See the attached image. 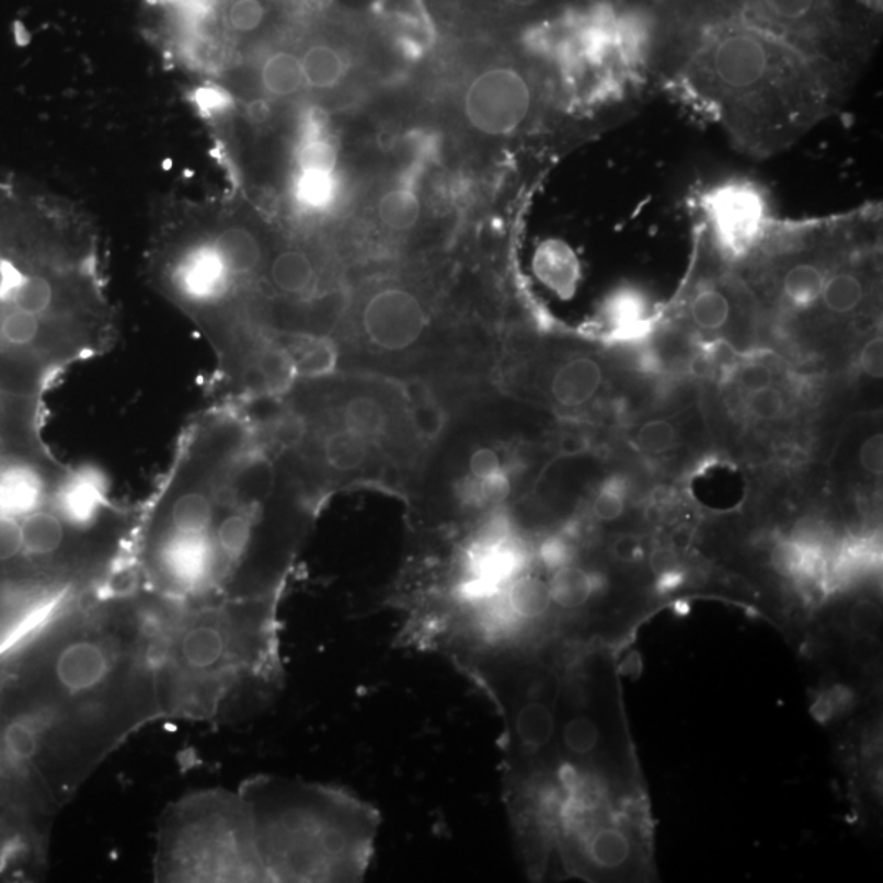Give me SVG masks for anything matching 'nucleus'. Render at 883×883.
Masks as SVG:
<instances>
[{
    "mask_svg": "<svg viewBox=\"0 0 883 883\" xmlns=\"http://www.w3.org/2000/svg\"><path fill=\"white\" fill-rule=\"evenodd\" d=\"M156 720L154 616L123 571L68 597L0 663V755L46 825Z\"/></svg>",
    "mask_w": 883,
    "mask_h": 883,
    "instance_id": "f257e3e1",
    "label": "nucleus"
},
{
    "mask_svg": "<svg viewBox=\"0 0 883 883\" xmlns=\"http://www.w3.org/2000/svg\"><path fill=\"white\" fill-rule=\"evenodd\" d=\"M275 454L231 408L195 420L136 516L131 586L171 609L280 600L314 506L285 500Z\"/></svg>",
    "mask_w": 883,
    "mask_h": 883,
    "instance_id": "f03ea898",
    "label": "nucleus"
},
{
    "mask_svg": "<svg viewBox=\"0 0 883 883\" xmlns=\"http://www.w3.org/2000/svg\"><path fill=\"white\" fill-rule=\"evenodd\" d=\"M660 95L755 159L792 149L848 104L859 82L746 25L719 0H660Z\"/></svg>",
    "mask_w": 883,
    "mask_h": 883,
    "instance_id": "7ed1b4c3",
    "label": "nucleus"
},
{
    "mask_svg": "<svg viewBox=\"0 0 883 883\" xmlns=\"http://www.w3.org/2000/svg\"><path fill=\"white\" fill-rule=\"evenodd\" d=\"M660 0H570L529 20L517 45L536 66L561 138L612 128L660 95Z\"/></svg>",
    "mask_w": 883,
    "mask_h": 883,
    "instance_id": "20e7f679",
    "label": "nucleus"
},
{
    "mask_svg": "<svg viewBox=\"0 0 883 883\" xmlns=\"http://www.w3.org/2000/svg\"><path fill=\"white\" fill-rule=\"evenodd\" d=\"M146 600L154 616L162 720L242 722L267 709L280 693V600L195 609H171Z\"/></svg>",
    "mask_w": 883,
    "mask_h": 883,
    "instance_id": "39448f33",
    "label": "nucleus"
},
{
    "mask_svg": "<svg viewBox=\"0 0 883 883\" xmlns=\"http://www.w3.org/2000/svg\"><path fill=\"white\" fill-rule=\"evenodd\" d=\"M616 655L590 649L564 660L552 768L536 789L513 802L517 816L650 806Z\"/></svg>",
    "mask_w": 883,
    "mask_h": 883,
    "instance_id": "423d86ee",
    "label": "nucleus"
},
{
    "mask_svg": "<svg viewBox=\"0 0 883 883\" xmlns=\"http://www.w3.org/2000/svg\"><path fill=\"white\" fill-rule=\"evenodd\" d=\"M257 883H352L374 862L380 816L339 787L278 776L239 785Z\"/></svg>",
    "mask_w": 883,
    "mask_h": 883,
    "instance_id": "0eeeda50",
    "label": "nucleus"
},
{
    "mask_svg": "<svg viewBox=\"0 0 883 883\" xmlns=\"http://www.w3.org/2000/svg\"><path fill=\"white\" fill-rule=\"evenodd\" d=\"M156 882H255L238 790H200L172 803L159 825Z\"/></svg>",
    "mask_w": 883,
    "mask_h": 883,
    "instance_id": "6e6552de",
    "label": "nucleus"
},
{
    "mask_svg": "<svg viewBox=\"0 0 883 883\" xmlns=\"http://www.w3.org/2000/svg\"><path fill=\"white\" fill-rule=\"evenodd\" d=\"M742 22L861 82L882 42L883 0H719Z\"/></svg>",
    "mask_w": 883,
    "mask_h": 883,
    "instance_id": "1a4fd4ad",
    "label": "nucleus"
},
{
    "mask_svg": "<svg viewBox=\"0 0 883 883\" xmlns=\"http://www.w3.org/2000/svg\"><path fill=\"white\" fill-rule=\"evenodd\" d=\"M454 111L458 128L488 146L558 136L542 79L517 43L461 71Z\"/></svg>",
    "mask_w": 883,
    "mask_h": 883,
    "instance_id": "9d476101",
    "label": "nucleus"
},
{
    "mask_svg": "<svg viewBox=\"0 0 883 883\" xmlns=\"http://www.w3.org/2000/svg\"><path fill=\"white\" fill-rule=\"evenodd\" d=\"M433 328V308L416 285L385 278L355 297L345 339L375 364H404L426 351Z\"/></svg>",
    "mask_w": 883,
    "mask_h": 883,
    "instance_id": "9b49d317",
    "label": "nucleus"
},
{
    "mask_svg": "<svg viewBox=\"0 0 883 883\" xmlns=\"http://www.w3.org/2000/svg\"><path fill=\"white\" fill-rule=\"evenodd\" d=\"M696 232L726 261H746L777 220L768 191L745 177L720 179L692 192Z\"/></svg>",
    "mask_w": 883,
    "mask_h": 883,
    "instance_id": "f8f14e48",
    "label": "nucleus"
},
{
    "mask_svg": "<svg viewBox=\"0 0 883 883\" xmlns=\"http://www.w3.org/2000/svg\"><path fill=\"white\" fill-rule=\"evenodd\" d=\"M323 421L374 442L385 454L397 448L401 440L413 442L398 385L391 394L370 388H347L328 404Z\"/></svg>",
    "mask_w": 883,
    "mask_h": 883,
    "instance_id": "ddd939ff",
    "label": "nucleus"
},
{
    "mask_svg": "<svg viewBox=\"0 0 883 883\" xmlns=\"http://www.w3.org/2000/svg\"><path fill=\"white\" fill-rule=\"evenodd\" d=\"M313 20L295 28L294 45L303 72L305 99L326 102L337 99L351 84L355 56L337 33L317 28Z\"/></svg>",
    "mask_w": 883,
    "mask_h": 883,
    "instance_id": "4468645a",
    "label": "nucleus"
},
{
    "mask_svg": "<svg viewBox=\"0 0 883 883\" xmlns=\"http://www.w3.org/2000/svg\"><path fill=\"white\" fill-rule=\"evenodd\" d=\"M310 450L311 461L334 481H358L375 478L383 468V450L344 427L321 421L310 429L300 451ZM298 451V454H300Z\"/></svg>",
    "mask_w": 883,
    "mask_h": 883,
    "instance_id": "2eb2a0df",
    "label": "nucleus"
},
{
    "mask_svg": "<svg viewBox=\"0 0 883 883\" xmlns=\"http://www.w3.org/2000/svg\"><path fill=\"white\" fill-rule=\"evenodd\" d=\"M397 385L414 444L420 448L436 447L450 424V413L444 401L423 378H406Z\"/></svg>",
    "mask_w": 883,
    "mask_h": 883,
    "instance_id": "dca6fc26",
    "label": "nucleus"
},
{
    "mask_svg": "<svg viewBox=\"0 0 883 883\" xmlns=\"http://www.w3.org/2000/svg\"><path fill=\"white\" fill-rule=\"evenodd\" d=\"M371 215L378 229L393 238H404L416 232L424 218L417 177L404 175L381 188L371 205Z\"/></svg>",
    "mask_w": 883,
    "mask_h": 883,
    "instance_id": "f3484780",
    "label": "nucleus"
},
{
    "mask_svg": "<svg viewBox=\"0 0 883 883\" xmlns=\"http://www.w3.org/2000/svg\"><path fill=\"white\" fill-rule=\"evenodd\" d=\"M603 381L604 370L599 362L587 355H577L558 365L553 371L549 385L550 398L563 410H577L596 398Z\"/></svg>",
    "mask_w": 883,
    "mask_h": 883,
    "instance_id": "a211bd4d",
    "label": "nucleus"
},
{
    "mask_svg": "<svg viewBox=\"0 0 883 883\" xmlns=\"http://www.w3.org/2000/svg\"><path fill=\"white\" fill-rule=\"evenodd\" d=\"M290 351L298 381L321 380L337 371L341 351L330 335H297L282 341Z\"/></svg>",
    "mask_w": 883,
    "mask_h": 883,
    "instance_id": "6ab92c4d",
    "label": "nucleus"
},
{
    "mask_svg": "<svg viewBox=\"0 0 883 883\" xmlns=\"http://www.w3.org/2000/svg\"><path fill=\"white\" fill-rule=\"evenodd\" d=\"M341 195L339 172L295 171L291 200L301 215L321 217L328 214Z\"/></svg>",
    "mask_w": 883,
    "mask_h": 883,
    "instance_id": "aec40b11",
    "label": "nucleus"
},
{
    "mask_svg": "<svg viewBox=\"0 0 883 883\" xmlns=\"http://www.w3.org/2000/svg\"><path fill=\"white\" fill-rule=\"evenodd\" d=\"M726 285L706 280L693 288L687 313L700 331L716 332L732 321L735 303Z\"/></svg>",
    "mask_w": 883,
    "mask_h": 883,
    "instance_id": "412c9836",
    "label": "nucleus"
},
{
    "mask_svg": "<svg viewBox=\"0 0 883 883\" xmlns=\"http://www.w3.org/2000/svg\"><path fill=\"white\" fill-rule=\"evenodd\" d=\"M626 488L619 480H609L594 496L590 503V516L600 524L616 523L626 514Z\"/></svg>",
    "mask_w": 883,
    "mask_h": 883,
    "instance_id": "4be33fe9",
    "label": "nucleus"
},
{
    "mask_svg": "<svg viewBox=\"0 0 883 883\" xmlns=\"http://www.w3.org/2000/svg\"><path fill=\"white\" fill-rule=\"evenodd\" d=\"M674 439H676V431L674 426L667 421L655 420L650 423L643 424L642 429L639 431L640 447L649 454H664L673 447Z\"/></svg>",
    "mask_w": 883,
    "mask_h": 883,
    "instance_id": "5701e85b",
    "label": "nucleus"
},
{
    "mask_svg": "<svg viewBox=\"0 0 883 883\" xmlns=\"http://www.w3.org/2000/svg\"><path fill=\"white\" fill-rule=\"evenodd\" d=\"M783 397L779 390L772 387L749 393L748 408L753 416L759 421H773L783 413Z\"/></svg>",
    "mask_w": 883,
    "mask_h": 883,
    "instance_id": "b1692460",
    "label": "nucleus"
},
{
    "mask_svg": "<svg viewBox=\"0 0 883 883\" xmlns=\"http://www.w3.org/2000/svg\"><path fill=\"white\" fill-rule=\"evenodd\" d=\"M738 383L746 393H755L762 388L771 387L772 371L762 364H749L738 374Z\"/></svg>",
    "mask_w": 883,
    "mask_h": 883,
    "instance_id": "393cba45",
    "label": "nucleus"
},
{
    "mask_svg": "<svg viewBox=\"0 0 883 883\" xmlns=\"http://www.w3.org/2000/svg\"><path fill=\"white\" fill-rule=\"evenodd\" d=\"M859 460H861L862 468H864L868 473L874 474V477H879L882 474L883 471V437L882 434H874V436L869 437L865 439L864 444L861 447V454H859Z\"/></svg>",
    "mask_w": 883,
    "mask_h": 883,
    "instance_id": "a878e982",
    "label": "nucleus"
},
{
    "mask_svg": "<svg viewBox=\"0 0 883 883\" xmlns=\"http://www.w3.org/2000/svg\"><path fill=\"white\" fill-rule=\"evenodd\" d=\"M861 367L869 377H883V341L881 335L871 339L862 348Z\"/></svg>",
    "mask_w": 883,
    "mask_h": 883,
    "instance_id": "bb28decb",
    "label": "nucleus"
},
{
    "mask_svg": "<svg viewBox=\"0 0 883 883\" xmlns=\"http://www.w3.org/2000/svg\"><path fill=\"white\" fill-rule=\"evenodd\" d=\"M560 448L564 455H570V457L584 454L587 448L586 437L581 436V434H566L561 439Z\"/></svg>",
    "mask_w": 883,
    "mask_h": 883,
    "instance_id": "cd10ccee",
    "label": "nucleus"
}]
</instances>
